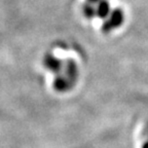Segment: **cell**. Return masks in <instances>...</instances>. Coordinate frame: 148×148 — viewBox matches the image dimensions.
I'll return each mask as SVG.
<instances>
[{"instance_id":"6da1fadb","label":"cell","mask_w":148,"mask_h":148,"mask_svg":"<svg viewBox=\"0 0 148 148\" xmlns=\"http://www.w3.org/2000/svg\"><path fill=\"white\" fill-rule=\"evenodd\" d=\"M144 148H148V144H146V145L144 146Z\"/></svg>"}]
</instances>
